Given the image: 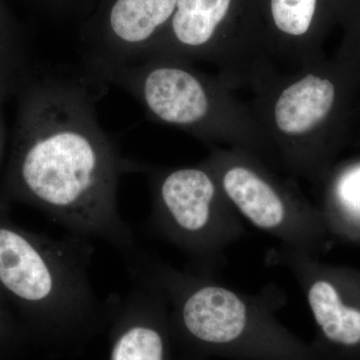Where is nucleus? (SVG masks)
<instances>
[{
    "label": "nucleus",
    "instance_id": "nucleus-1",
    "mask_svg": "<svg viewBox=\"0 0 360 360\" xmlns=\"http://www.w3.org/2000/svg\"><path fill=\"white\" fill-rule=\"evenodd\" d=\"M11 186L71 236L97 239L125 264L143 248L122 219L120 177L134 172L97 120L96 97L78 77L35 71L18 94Z\"/></svg>",
    "mask_w": 360,
    "mask_h": 360
},
{
    "label": "nucleus",
    "instance_id": "nucleus-2",
    "mask_svg": "<svg viewBox=\"0 0 360 360\" xmlns=\"http://www.w3.org/2000/svg\"><path fill=\"white\" fill-rule=\"evenodd\" d=\"M127 270L160 286L170 321L210 354L239 360H319L262 297L238 292L208 274L180 271L146 250Z\"/></svg>",
    "mask_w": 360,
    "mask_h": 360
},
{
    "label": "nucleus",
    "instance_id": "nucleus-3",
    "mask_svg": "<svg viewBox=\"0 0 360 360\" xmlns=\"http://www.w3.org/2000/svg\"><path fill=\"white\" fill-rule=\"evenodd\" d=\"M110 84L129 91L156 122L184 130L212 148L224 144L277 162L250 103L219 75L196 70L189 61L141 59L115 71Z\"/></svg>",
    "mask_w": 360,
    "mask_h": 360
},
{
    "label": "nucleus",
    "instance_id": "nucleus-4",
    "mask_svg": "<svg viewBox=\"0 0 360 360\" xmlns=\"http://www.w3.org/2000/svg\"><path fill=\"white\" fill-rule=\"evenodd\" d=\"M246 89L277 162L295 176L316 179L340 122V77L321 60L295 71L279 70L269 61L255 71Z\"/></svg>",
    "mask_w": 360,
    "mask_h": 360
},
{
    "label": "nucleus",
    "instance_id": "nucleus-5",
    "mask_svg": "<svg viewBox=\"0 0 360 360\" xmlns=\"http://www.w3.org/2000/svg\"><path fill=\"white\" fill-rule=\"evenodd\" d=\"M87 239L32 238L0 226V283L54 328L94 321L108 309L89 276Z\"/></svg>",
    "mask_w": 360,
    "mask_h": 360
},
{
    "label": "nucleus",
    "instance_id": "nucleus-6",
    "mask_svg": "<svg viewBox=\"0 0 360 360\" xmlns=\"http://www.w3.org/2000/svg\"><path fill=\"white\" fill-rule=\"evenodd\" d=\"M134 172L148 177L153 198L150 226L208 274L224 251L245 233L243 219L214 175L201 161L193 167H165L135 160Z\"/></svg>",
    "mask_w": 360,
    "mask_h": 360
},
{
    "label": "nucleus",
    "instance_id": "nucleus-7",
    "mask_svg": "<svg viewBox=\"0 0 360 360\" xmlns=\"http://www.w3.org/2000/svg\"><path fill=\"white\" fill-rule=\"evenodd\" d=\"M243 220L283 243L311 255L317 236L314 208L269 163L243 149L212 148L202 161Z\"/></svg>",
    "mask_w": 360,
    "mask_h": 360
},
{
    "label": "nucleus",
    "instance_id": "nucleus-8",
    "mask_svg": "<svg viewBox=\"0 0 360 360\" xmlns=\"http://www.w3.org/2000/svg\"><path fill=\"white\" fill-rule=\"evenodd\" d=\"M283 257L302 286L321 335L338 347L360 345V309L347 304L330 279L319 276L311 255L283 248Z\"/></svg>",
    "mask_w": 360,
    "mask_h": 360
},
{
    "label": "nucleus",
    "instance_id": "nucleus-9",
    "mask_svg": "<svg viewBox=\"0 0 360 360\" xmlns=\"http://www.w3.org/2000/svg\"><path fill=\"white\" fill-rule=\"evenodd\" d=\"M35 71L32 54L20 42L0 32V101L18 96Z\"/></svg>",
    "mask_w": 360,
    "mask_h": 360
},
{
    "label": "nucleus",
    "instance_id": "nucleus-10",
    "mask_svg": "<svg viewBox=\"0 0 360 360\" xmlns=\"http://www.w3.org/2000/svg\"><path fill=\"white\" fill-rule=\"evenodd\" d=\"M333 198L347 219L360 222V165L348 167L338 175L333 184Z\"/></svg>",
    "mask_w": 360,
    "mask_h": 360
},
{
    "label": "nucleus",
    "instance_id": "nucleus-11",
    "mask_svg": "<svg viewBox=\"0 0 360 360\" xmlns=\"http://www.w3.org/2000/svg\"><path fill=\"white\" fill-rule=\"evenodd\" d=\"M2 104L4 103L0 101V156L2 155L6 141V122H4V112H2Z\"/></svg>",
    "mask_w": 360,
    "mask_h": 360
}]
</instances>
